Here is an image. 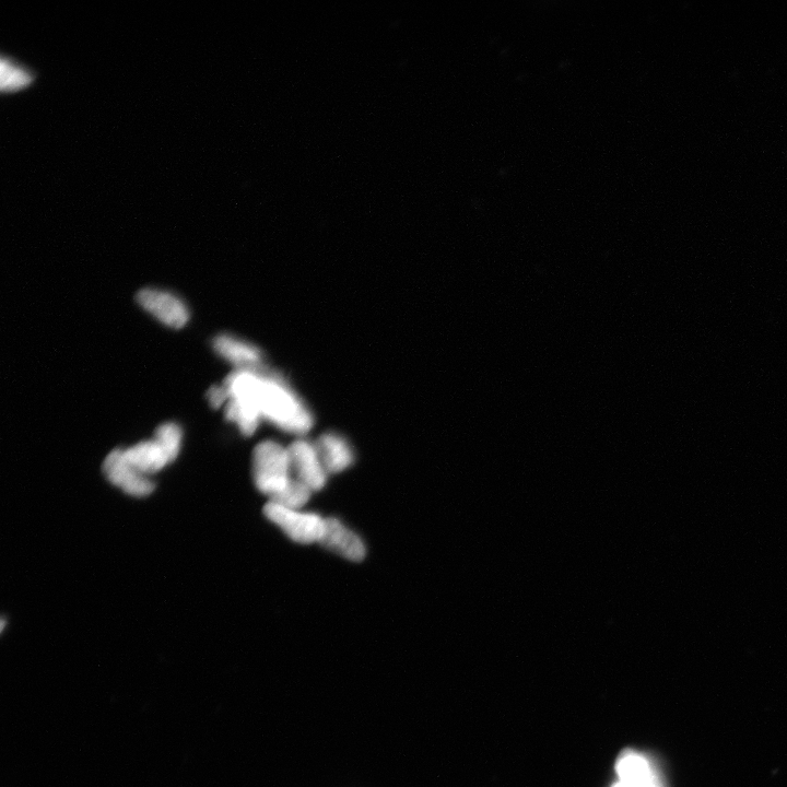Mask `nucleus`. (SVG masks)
<instances>
[{
    "instance_id": "1",
    "label": "nucleus",
    "mask_w": 787,
    "mask_h": 787,
    "mask_svg": "<svg viewBox=\"0 0 787 787\" xmlns=\"http://www.w3.org/2000/svg\"><path fill=\"white\" fill-rule=\"evenodd\" d=\"M229 399L253 409L265 424L303 438L313 429L315 417L295 387L280 373L262 368L233 370L225 381Z\"/></svg>"
},
{
    "instance_id": "2",
    "label": "nucleus",
    "mask_w": 787,
    "mask_h": 787,
    "mask_svg": "<svg viewBox=\"0 0 787 787\" xmlns=\"http://www.w3.org/2000/svg\"><path fill=\"white\" fill-rule=\"evenodd\" d=\"M252 464L255 486L269 499L283 491L293 477L288 446L276 440L258 443Z\"/></svg>"
},
{
    "instance_id": "3",
    "label": "nucleus",
    "mask_w": 787,
    "mask_h": 787,
    "mask_svg": "<svg viewBox=\"0 0 787 787\" xmlns=\"http://www.w3.org/2000/svg\"><path fill=\"white\" fill-rule=\"evenodd\" d=\"M264 514L293 542L303 545L321 542L326 519L319 514L286 508L270 501L265 505Z\"/></svg>"
},
{
    "instance_id": "4",
    "label": "nucleus",
    "mask_w": 787,
    "mask_h": 787,
    "mask_svg": "<svg viewBox=\"0 0 787 787\" xmlns=\"http://www.w3.org/2000/svg\"><path fill=\"white\" fill-rule=\"evenodd\" d=\"M136 301L146 313L171 330H182L191 321L189 304L170 290L144 288L138 291Z\"/></svg>"
},
{
    "instance_id": "5",
    "label": "nucleus",
    "mask_w": 787,
    "mask_h": 787,
    "mask_svg": "<svg viewBox=\"0 0 787 787\" xmlns=\"http://www.w3.org/2000/svg\"><path fill=\"white\" fill-rule=\"evenodd\" d=\"M288 449L292 476L312 491L322 490L327 483L328 472L315 443L305 437L297 438L288 445Z\"/></svg>"
},
{
    "instance_id": "6",
    "label": "nucleus",
    "mask_w": 787,
    "mask_h": 787,
    "mask_svg": "<svg viewBox=\"0 0 787 787\" xmlns=\"http://www.w3.org/2000/svg\"><path fill=\"white\" fill-rule=\"evenodd\" d=\"M211 347L216 355L225 360L234 370H257L265 368L263 350L250 340L231 333H220L213 338Z\"/></svg>"
},
{
    "instance_id": "7",
    "label": "nucleus",
    "mask_w": 787,
    "mask_h": 787,
    "mask_svg": "<svg viewBox=\"0 0 787 787\" xmlns=\"http://www.w3.org/2000/svg\"><path fill=\"white\" fill-rule=\"evenodd\" d=\"M103 471L114 486L121 488L129 496L144 498L155 490L152 480L140 474L126 461L122 449L112 451L105 458Z\"/></svg>"
},
{
    "instance_id": "8",
    "label": "nucleus",
    "mask_w": 787,
    "mask_h": 787,
    "mask_svg": "<svg viewBox=\"0 0 787 787\" xmlns=\"http://www.w3.org/2000/svg\"><path fill=\"white\" fill-rule=\"evenodd\" d=\"M320 544L350 561H361L367 554L366 545L359 535L337 519H326Z\"/></svg>"
},
{
    "instance_id": "9",
    "label": "nucleus",
    "mask_w": 787,
    "mask_h": 787,
    "mask_svg": "<svg viewBox=\"0 0 787 787\" xmlns=\"http://www.w3.org/2000/svg\"><path fill=\"white\" fill-rule=\"evenodd\" d=\"M314 443L328 474L342 473L355 463L354 448L342 433L327 431Z\"/></svg>"
},
{
    "instance_id": "10",
    "label": "nucleus",
    "mask_w": 787,
    "mask_h": 787,
    "mask_svg": "<svg viewBox=\"0 0 787 787\" xmlns=\"http://www.w3.org/2000/svg\"><path fill=\"white\" fill-rule=\"evenodd\" d=\"M126 461L145 476L156 474L171 464L168 455L155 440H145L123 449Z\"/></svg>"
},
{
    "instance_id": "11",
    "label": "nucleus",
    "mask_w": 787,
    "mask_h": 787,
    "mask_svg": "<svg viewBox=\"0 0 787 787\" xmlns=\"http://www.w3.org/2000/svg\"><path fill=\"white\" fill-rule=\"evenodd\" d=\"M183 436L182 427L173 421L164 422L155 432L154 439L159 443L163 451L166 452L171 463L180 455Z\"/></svg>"
},
{
    "instance_id": "12",
    "label": "nucleus",
    "mask_w": 787,
    "mask_h": 787,
    "mask_svg": "<svg viewBox=\"0 0 787 787\" xmlns=\"http://www.w3.org/2000/svg\"><path fill=\"white\" fill-rule=\"evenodd\" d=\"M312 492L309 487L292 477L286 488L279 492L276 497L270 499V502L283 505L286 508L300 510L310 501Z\"/></svg>"
},
{
    "instance_id": "13",
    "label": "nucleus",
    "mask_w": 787,
    "mask_h": 787,
    "mask_svg": "<svg viewBox=\"0 0 787 787\" xmlns=\"http://www.w3.org/2000/svg\"><path fill=\"white\" fill-rule=\"evenodd\" d=\"M32 76L26 69H22L9 61H2V88L3 90H17L26 87Z\"/></svg>"
},
{
    "instance_id": "14",
    "label": "nucleus",
    "mask_w": 787,
    "mask_h": 787,
    "mask_svg": "<svg viewBox=\"0 0 787 787\" xmlns=\"http://www.w3.org/2000/svg\"><path fill=\"white\" fill-rule=\"evenodd\" d=\"M206 397L210 407L213 409H223L228 402V393L225 385L222 383L211 386Z\"/></svg>"
},
{
    "instance_id": "15",
    "label": "nucleus",
    "mask_w": 787,
    "mask_h": 787,
    "mask_svg": "<svg viewBox=\"0 0 787 787\" xmlns=\"http://www.w3.org/2000/svg\"><path fill=\"white\" fill-rule=\"evenodd\" d=\"M612 787H663V785H662V781L660 779V780H656L654 782H648V783H627V782L619 781L618 783H616Z\"/></svg>"
}]
</instances>
